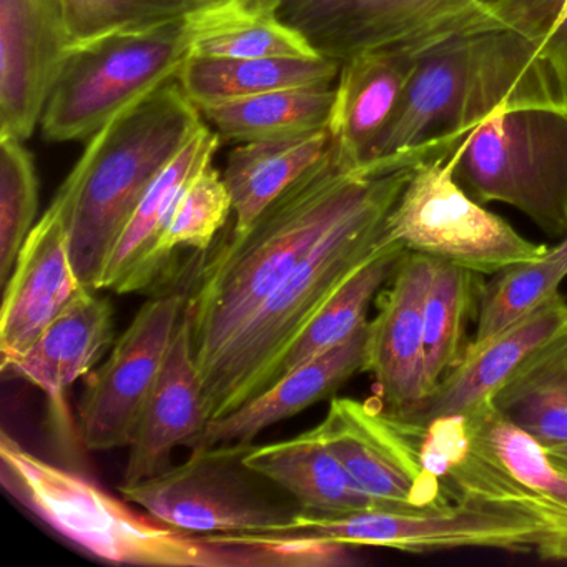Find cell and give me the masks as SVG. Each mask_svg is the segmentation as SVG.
Segmentation results:
<instances>
[{
	"label": "cell",
	"mask_w": 567,
	"mask_h": 567,
	"mask_svg": "<svg viewBox=\"0 0 567 567\" xmlns=\"http://www.w3.org/2000/svg\"><path fill=\"white\" fill-rule=\"evenodd\" d=\"M564 104L539 48L516 29L481 25L444 39L416 65L360 171L447 161L470 132L507 109Z\"/></svg>",
	"instance_id": "obj_1"
},
{
	"label": "cell",
	"mask_w": 567,
	"mask_h": 567,
	"mask_svg": "<svg viewBox=\"0 0 567 567\" xmlns=\"http://www.w3.org/2000/svg\"><path fill=\"white\" fill-rule=\"evenodd\" d=\"M396 172L348 171L331 151L247 231L221 241L185 303L200 378L318 241L377 197Z\"/></svg>",
	"instance_id": "obj_2"
},
{
	"label": "cell",
	"mask_w": 567,
	"mask_h": 567,
	"mask_svg": "<svg viewBox=\"0 0 567 567\" xmlns=\"http://www.w3.org/2000/svg\"><path fill=\"white\" fill-rule=\"evenodd\" d=\"M4 489L55 533L101 559L135 566L311 567L317 549L298 540L228 543L134 513L84 474L55 466L0 436Z\"/></svg>",
	"instance_id": "obj_3"
},
{
	"label": "cell",
	"mask_w": 567,
	"mask_h": 567,
	"mask_svg": "<svg viewBox=\"0 0 567 567\" xmlns=\"http://www.w3.org/2000/svg\"><path fill=\"white\" fill-rule=\"evenodd\" d=\"M204 125L172 81L89 141L52 200L64 212L72 264L87 290H102L112 251L142 198Z\"/></svg>",
	"instance_id": "obj_4"
},
{
	"label": "cell",
	"mask_w": 567,
	"mask_h": 567,
	"mask_svg": "<svg viewBox=\"0 0 567 567\" xmlns=\"http://www.w3.org/2000/svg\"><path fill=\"white\" fill-rule=\"evenodd\" d=\"M411 174L413 168L398 171L377 197L328 231L258 308L202 377L208 420H218L267 391L277 381L281 361L321 308L390 245L384 238L388 215Z\"/></svg>",
	"instance_id": "obj_5"
},
{
	"label": "cell",
	"mask_w": 567,
	"mask_h": 567,
	"mask_svg": "<svg viewBox=\"0 0 567 567\" xmlns=\"http://www.w3.org/2000/svg\"><path fill=\"white\" fill-rule=\"evenodd\" d=\"M446 162L454 181L480 204L511 205L546 234H567V105L497 112Z\"/></svg>",
	"instance_id": "obj_6"
},
{
	"label": "cell",
	"mask_w": 567,
	"mask_h": 567,
	"mask_svg": "<svg viewBox=\"0 0 567 567\" xmlns=\"http://www.w3.org/2000/svg\"><path fill=\"white\" fill-rule=\"evenodd\" d=\"M192 58L185 19L74 44L42 115L51 142H89L152 92L177 81Z\"/></svg>",
	"instance_id": "obj_7"
},
{
	"label": "cell",
	"mask_w": 567,
	"mask_h": 567,
	"mask_svg": "<svg viewBox=\"0 0 567 567\" xmlns=\"http://www.w3.org/2000/svg\"><path fill=\"white\" fill-rule=\"evenodd\" d=\"M261 536L323 540L348 546L436 553L457 547L534 553L543 559L546 527L519 504L457 494L414 511H363L320 516L301 511L290 523Z\"/></svg>",
	"instance_id": "obj_8"
},
{
	"label": "cell",
	"mask_w": 567,
	"mask_h": 567,
	"mask_svg": "<svg viewBox=\"0 0 567 567\" xmlns=\"http://www.w3.org/2000/svg\"><path fill=\"white\" fill-rule=\"evenodd\" d=\"M251 446H197L185 463L118 489L158 523L184 533H274L303 509L287 491L244 463Z\"/></svg>",
	"instance_id": "obj_9"
},
{
	"label": "cell",
	"mask_w": 567,
	"mask_h": 567,
	"mask_svg": "<svg viewBox=\"0 0 567 567\" xmlns=\"http://www.w3.org/2000/svg\"><path fill=\"white\" fill-rule=\"evenodd\" d=\"M384 238L480 275L536 260L549 250L484 210L454 181L446 161L423 162L413 168L388 215Z\"/></svg>",
	"instance_id": "obj_10"
},
{
	"label": "cell",
	"mask_w": 567,
	"mask_h": 567,
	"mask_svg": "<svg viewBox=\"0 0 567 567\" xmlns=\"http://www.w3.org/2000/svg\"><path fill=\"white\" fill-rule=\"evenodd\" d=\"M464 417L470 436L447 461V493L526 507L546 527L543 559L567 560V473L529 434L497 416L493 404Z\"/></svg>",
	"instance_id": "obj_11"
},
{
	"label": "cell",
	"mask_w": 567,
	"mask_h": 567,
	"mask_svg": "<svg viewBox=\"0 0 567 567\" xmlns=\"http://www.w3.org/2000/svg\"><path fill=\"white\" fill-rule=\"evenodd\" d=\"M278 16L334 61L374 49L420 55L444 39L496 24L476 0H281Z\"/></svg>",
	"instance_id": "obj_12"
},
{
	"label": "cell",
	"mask_w": 567,
	"mask_h": 567,
	"mask_svg": "<svg viewBox=\"0 0 567 567\" xmlns=\"http://www.w3.org/2000/svg\"><path fill=\"white\" fill-rule=\"evenodd\" d=\"M187 297L172 290L147 301L89 374L79 403V433L89 451L127 447L174 341Z\"/></svg>",
	"instance_id": "obj_13"
},
{
	"label": "cell",
	"mask_w": 567,
	"mask_h": 567,
	"mask_svg": "<svg viewBox=\"0 0 567 567\" xmlns=\"http://www.w3.org/2000/svg\"><path fill=\"white\" fill-rule=\"evenodd\" d=\"M315 430L383 511L423 509L450 499L444 481L424 467L414 427L380 406L333 398Z\"/></svg>",
	"instance_id": "obj_14"
},
{
	"label": "cell",
	"mask_w": 567,
	"mask_h": 567,
	"mask_svg": "<svg viewBox=\"0 0 567 567\" xmlns=\"http://www.w3.org/2000/svg\"><path fill=\"white\" fill-rule=\"evenodd\" d=\"M71 48L62 0H0V137H32Z\"/></svg>",
	"instance_id": "obj_15"
},
{
	"label": "cell",
	"mask_w": 567,
	"mask_h": 567,
	"mask_svg": "<svg viewBox=\"0 0 567 567\" xmlns=\"http://www.w3.org/2000/svg\"><path fill=\"white\" fill-rule=\"evenodd\" d=\"M89 291L72 264L64 212L52 202L22 245L4 287L0 313L2 360L28 350L49 324Z\"/></svg>",
	"instance_id": "obj_16"
},
{
	"label": "cell",
	"mask_w": 567,
	"mask_h": 567,
	"mask_svg": "<svg viewBox=\"0 0 567 567\" xmlns=\"http://www.w3.org/2000/svg\"><path fill=\"white\" fill-rule=\"evenodd\" d=\"M434 258L404 251L380 311L368 321L367 363L380 391L378 406L396 414L427 394L424 378V305L433 277Z\"/></svg>",
	"instance_id": "obj_17"
},
{
	"label": "cell",
	"mask_w": 567,
	"mask_h": 567,
	"mask_svg": "<svg viewBox=\"0 0 567 567\" xmlns=\"http://www.w3.org/2000/svg\"><path fill=\"white\" fill-rule=\"evenodd\" d=\"M567 328V303L560 293L519 323L483 343H467L460 363L417 403L390 414L424 427L440 417L466 416L491 406L494 394L537 348Z\"/></svg>",
	"instance_id": "obj_18"
},
{
	"label": "cell",
	"mask_w": 567,
	"mask_h": 567,
	"mask_svg": "<svg viewBox=\"0 0 567 567\" xmlns=\"http://www.w3.org/2000/svg\"><path fill=\"white\" fill-rule=\"evenodd\" d=\"M208 421L204 386L192 350L190 321L184 310L157 383L128 444L122 486L171 470L175 447L197 446Z\"/></svg>",
	"instance_id": "obj_19"
},
{
	"label": "cell",
	"mask_w": 567,
	"mask_h": 567,
	"mask_svg": "<svg viewBox=\"0 0 567 567\" xmlns=\"http://www.w3.org/2000/svg\"><path fill=\"white\" fill-rule=\"evenodd\" d=\"M114 341V311L95 291L85 293L18 357L2 360V373L18 377L48 394L52 417L69 430L68 393L92 373Z\"/></svg>",
	"instance_id": "obj_20"
},
{
	"label": "cell",
	"mask_w": 567,
	"mask_h": 567,
	"mask_svg": "<svg viewBox=\"0 0 567 567\" xmlns=\"http://www.w3.org/2000/svg\"><path fill=\"white\" fill-rule=\"evenodd\" d=\"M417 55L374 49L341 62L328 132L341 167L360 171L364 155L400 104Z\"/></svg>",
	"instance_id": "obj_21"
},
{
	"label": "cell",
	"mask_w": 567,
	"mask_h": 567,
	"mask_svg": "<svg viewBox=\"0 0 567 567\" xmlns=\"http://www.w3.org/2000/svg\"><path fill=\"white\" fill-rule=\"evenodd\" d=\"M367 341L368 324L347 343L288 371L260 396L218 420L208 421L197 446L254 444L255 437L267 427L308 410L318 401L333 398L354 374L364 371Z\"/></svg>",
	"instance_id": "obj_22"
},
{
	"label": "cell",
	"mask_w": 567,
	"mask_h": 567,
	"mask_svg": "<svg viewBox=\"0 0 567 567\" xmlns=\"http://www.w3.org/2000/svg\"><path fill=\"white\" fill-rule=\"evenodd\" d=\"M218 147L220 134L212 132L205 124L158 175L112 251L102 290L118 295L141 293L157 281L154 260L158 240L185 185L205 165L214 162Z\"/></svg>",
	"instance_id": "obj_23"
},
{
	"label": "cell",
	"mask_w": 567,
	"mask_h": 567,
	"mask_svg": "<svg viewBox=\"0 0 567 567\" xmlns=\"http://www.w3.org/2000/svg\"><path fill=\"white\" fill-rule=\"evenodd\" d=\"M244 463L287 491L307 513L343 516L383 511L331 453L315 427L291 440L251 446Z\"/></svg>",
	"instance_id": "obj_24"
},
{
	"label": "cell",
	"mask_w": 567,
	"mask_h": 567,
	"mask_svg": "<svg viewBox=\"0 0 567 567\" xmlns=\"http://www.w3.org/2000/svg\"><path fill=\"white\" fill-rule=\"evenodd\" d=\"M331 155L328 128L275 142L238 144L228 155L224 181L234 202L235 225L240 235L298 181Z\"/></svg>",
	"instance_id": "obj_25"
},
{
	"label": "cell",
	"mask_w": 567,
	"mask_h": 567,
	"mask_svg": "<svg viewBox=\"0 0 567 567\" xmlns=\"http://www.w3.org/2000/svg\"><path fill=\"white\" fill-rule=\"evenodd\" d=\"M341 62L323 58H190L178 84L200 111L288 89L331 87Z\"/></svg>",
	"instance_id": "obj_26"
},
{
	"label": "cell",
	"mask_w": 567,
	"mask_h": 567,
	"mask_svg": "<svg viewBox=\"0 0 567 567\" xmlns=\"http://www.w3.org/2000/svg\"><path fill=\"white\" fill-rule=\"evenodd\" d=\"M192 58H318L310 42L278 16L248 0H214L185 18Z\"/></svg>",
	"instance_id": "obj_27"
},
{
	"label": "cell",
	"mask_w": 567,
	"mask_h": 567,
	"mask_svg": "<svg viewBox=\"0 0 567 567\" xmlns=\"http://www.w3.org/2000/svg\"><path fill=\"white\" fill-rule=\"evenodd\" d=\"M491 404L544 450L567 444V328L537 348Z\"/></svg>",
	"instance_id": "obj_28"
},
{
	"label": "cell",
	"mask_w": 567,
	"mask_h": 567,
	"mask_svg": "<svg viewBox=\"0 0 567 567\" xmlns=\"http://www.w3.org/2000/svg\"><path fill=\"white\" fill-rule=\"evenodd\" d=\"M331 87L288 89L200 109L205 122L238 144L287 141L328 128Z\"/></svg>",
	"instance_id": "obj_29"
},
{
	"label": "cell",
	"mask_w": 567,
	"mask_h": 567,
	"mask_svg": "<svg viewBox=\"0 0 567 567\" xmlns=\"http://www.w3.org/2000/svg\"><path fill=\"white\" fill-rule=\"evenodd\" d=\"M404 251L406 248L403 245H386L333 295L281 361L277 381L288 371L297 370L301 364L347 343L354 333L367 327L368 308L381 288L390 284Z\"/></svg>",
	"instance_id": "obj_30"
},
{
	"label": "cell",
	"mask_w": 567,
	"mask_h": 567,
	"mask_svg": "<svg viewBox=\"0 0 567 567\" xmlns=\"http://www.w3.org/2000/svg\"><path fill=\"white\" fill-rule=\"evenodd\" d=\"M476 271L434 258L424 305V378L427 393L460 363L474 301H480Z\"/></svg>",
	"instance_id": "obj_31"
},
{
	"label": "cell",
	"mask_w": 567,
	"mask_h": 567,
	"mask_svg": "<svg viewBox=\"0 0 567 567\" xmlns=\"http://www.w3.org/2000/svg\"><path fill=\"white\" fill-rule=\"evenodd\" d=\"M567 268L553 251L536 260L517 261L497 271L481 290L476 334L470 343H483L519 323L559 293Z\"/></svg>",
	"instance_id": "obj_32"
},
{
	"label": "cell",
	"mask_w": 567,
	"mask_h": 567,
	"mask_svg": "<svg viewBox=\"0 0 567 567\" xmlns=\"http://www.w3.org/2000/svg\"><path fill=\"white\" fill-rule=\"evenodd\" d=\"M234 212L230 190L224 175L212 164L205 165L185 185L172 212L171 220L158 240L154 270L157 281L181 248L208 250L218 231Z\"/></svg>",
	"instance_id": "obj_33"
},
{
	"label": "cell",
	"mask_w": 567,
	"mask_h": 567,
	"mask_svg": "<svg viewBox=\"0 0 567 567\" xmlns=\"http://www.w3.org/2000/svg\"><path fill=\"white\" fill-rule=\"evenodd\" d=\"M39 178L24 141L0 137V287L4 288L38 217Z\"/></svg>",
	"instance_id": "obj_34"
},
{
	"label": "cell",
	"mask_w": 567,
	"mask_h": 567,
	"mask_svg": "<svg viewBox=\"0 0 567 567\" xmlns=\"http://www.w3.org/2000/svg\"><path fill=\"white\" fill-rule=\"evenodd\" d=\"M214 0H62L72 45L188 18Z\"/></svg>",
	"instance_id": "obj_35"
},
{
	"label": "cell",
	"mask_w": 567,
	"mask_h": 567,
	"mask_svg": "<svg viewBox=\"0 0 567 567\" xmlns=\"http://www.w3.org/2000/svg\"><path fill=\"white\" fill-rule=\"evenodd\" d=\"M491 14L536 42L567 105V0H503Z\"/></svg>",
	"instance_id": "obj_36"
},
{
	"label": "cell",
	"mask_w": 567,
	"mask_h": 567,
	"mask_svg": "<svg viewBox=\"0 0 567 567\" xmlns=\"http://www.w3.org/2000/svg\"><path fill=\"white\" fill-rule=\"evenodd\" d=\"M546 453L554 466L559 467L560 471L567 473V444L549 447V450H546Z\"/></svg>",
	"instance_id": "obj_37"
},
{
	"label": "cell",
	"mask_w": 567,
	"mask_h": 567,
	"mask_svg": "<svg viewBox=\"0 0 567 567\" xmlns=\"http://www.w3.org/2000/svg\"><path fill=\"white\" fill-rule=\"evenodd\" d=\"M550 251H553V254L556 255V257L559 258L567 268V234L564 235V240L560 241L559 245L550 248Z\"/></svg>",
	"instance_id": "obj_38"
},
{
	"label": "cell",
	"mask_w": 567,
	"mask_h": 567,
	"mask_svg": "<svg viewBox=\"0 0 567 567\" xmlns=\"http://www.w3.org/2000/svg\"><path fill=\"white\" fill-rule=\"evenodd\" d=\"M251 4L264 6V8L277 9L281 0H248Z\"/></svg>",
	"instance_id": "obj_39"
},
{
	"label": "cell",
	"mask_w": 567,
	"mask_h": 567,
	"mask_svg": "<svg viewBox=\"0 0 567 567\" xmlns=\"http://www.w3.org/2000/svg\"><path fill=\"white\" fill-rule=\"evenodd\" d=\"M476 2L481 6V8L491 12L494 8H496L497 4H499V2H503V0H476Z\"/></svg>",
	"instance_id": "obj_40"
}]
</instances>
